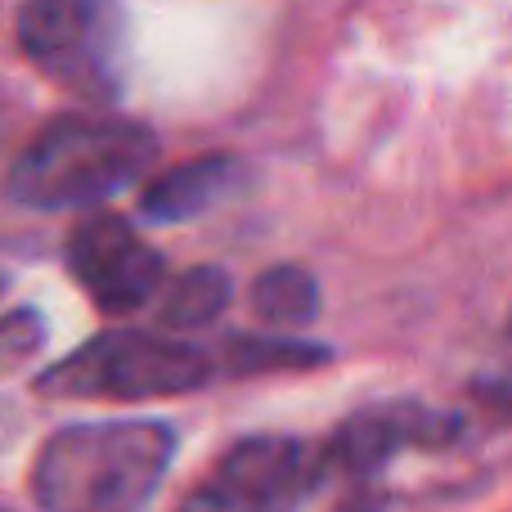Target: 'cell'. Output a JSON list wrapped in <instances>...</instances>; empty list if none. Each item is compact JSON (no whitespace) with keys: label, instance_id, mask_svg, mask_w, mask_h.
<instances>
[{"label":"cell","instance_id":"cell-6","mask_svg":"<svg viewBox=\"0 0 512 512\" xmlns=\"http://www.w3.org/2000/svg\"><path fill=\"white\" fill-rule=\"evenodd\" d=\"M459 432L463 423L454 414L427 409L418 400H387V405H369L346 418L315 454V463L319 477L369 481L400 450H441V445L459 441Z\"/></svg>","mask_w":512,"mask_h":512},{"label":"cell","instance_id":"cell-2","mask_svg":"<svg viewBox=\"0 0 512 512\" xmlns=\"http://www.w3.org/2000/svg\"><path fill=\"white\" fill-rule=\"evenodd\" d=\"M158 140L126 117L68 113L54 117L9 167L5 194L36 212L95 207L153 171Z\"/></svg>","mask_w":512,"mask_h":512},{"label":"cell","instance_id":"cell-5","mask_svg":"<svg viewBox=\"0 0 512 512\" xmlns=\"http://www.w3.org/2000/svg\"><path fill=\"white\" fill-rule=\"evenodd\" d=\"M319 463L292 436H248L221 454L212 477L180 512H297L315 490Z\"/></svg>","mask_w":512,"mask_h":512},{"label":"cell","instance_id":"cell-12","mask_svg":"<svg viewBox=\"0 0 512 512\" xmlns=\"http://www.w3.org/2000/svg\"><path fill=\"white\" fill-rule=\"evenodd\" d=\"M45 346V319L36 306H18L0 315V378L18 373Z\"/></svg>","mask_w":512,"mask_h":512},{"label":"cell","instance_id":"cell-7","mask_svg":"<svg viewBox=\"0 0 512 512\" xmlns=\"http://www.w3.org/2000/svg\"><path fill=\"white\" fill-rule=\"evenodd\" d=\"M68 265L104 315H135L149 306L167 274V261L113 212H90L68 234Z\"/></svg>","mask_w":512,"mask_h":512},{"label":"cell","instance_id":"cell-11","mask_svg":"<svg viewBox=\"0 0 512 512\" xmlns=\"http://www.w3.org/2000/svg\"><path fill=\"white\" fill-rule=\"evenodd\" d=\"M319 283L301 265H270L252 283V310L274 328H301L319 319Z\"/></svg>","mask_w":512,"mask_h":512},{"label":"cell","instance_id":"cell-1","mask_svg":"<svg viewBox=\"0 0 512 512\" xmlns=\"http://www.w3.org/2000/svg\"><path fill=\"white\" fill-rule=\"evenodd\" d=\"M171 454L176 432L158 418L63 427L36 459L32 495L45 512H140Z\"/></svg>","mask_w":512,"mask_h":512},{"label":"cell","instance_id":"cell-13","mask_svg":"<svg viewBox=\"0 0 512 512\" xmlns=\"http://www.w3.org/2000/svg\"><path fill=\"white\" fill-rule=\"evenodd\" d=\"M472 396H477L490 414H499V418H508L512 423V382H477Z\"/></svg>","mask_w":512,"mask_h":512},{"label":"cell","instance_id":"cell-4","mask_svg":"<svg viewBox=\"0 0 512 512\" xmlns=\"http://www.w3.org/2000/svg\"><path fill=\"white\" fill-rule=\"evenodd\" d=\"M18 45L50 77L86 95H113L122 5L117 0H27L18 9Z\"/></svg>","mask_w":512,"mask_h":512},{"label":"cell","instance_id":"cell-8","mask_svg":"<svg viewBox=\"0 0 512 512\" xmlns=\"http://www.w3.org/2000/svg\"><path fill=\"white\" fill-rule=\"evenodd\" d=\"M243 162L230 153H207V158L180 162V167L162 171L158 180H149V189L140 194V216L153 225H185L194 216L212 212L216 203L239 189Z\"/></svg>","mask_w":512,"mask_h":512},{"label":"cell","instance_id":"cell-3","mask_svg":"<svg viewBox=\"0 0 512 512\" xmlns=\"http://www.w3.org/2000/svg\"><path fill=\"white\" fill-rule=\"evenodd\" d=\"M216 378V364L207 351L162 333H99L86 346L59 360L36 378L41 396L63 400H158L189 396Z\"/></svg>","mask_w":512,"mask_h":512},{"label":"cell","instance_id":"cell-10","mask_svg":"<svg viewBox=\"0 0 512 512\" xmlns=\"http://www.w3.org/2000/svg\"><path fill=\"white\" fill-rule=\"evenodd\" d=\"M230 297H234V279L221 265H194L162 292L158 324L167 333H198V328L216 324L225 315Z\"/></svg>","mask_w":512,"mask_h":512},{"label":"cell","instance_id":"cell-17","mask_svg":"<svg viewBox=\"0 0 512 512\" xmlns=\"http://www.w3.org/2000/svg\"><path fill=\"white\" fill-rule=\"evenodd\" d=\"M0 512H5V508H0Z\"/></svg>","mask_w":512,"mask_h":512},{"label":"cell","instance_id":"cell-15","mask_svg":"<svg viewBox=\"0 0 512 512\" xmlns=\"http://www.w3.org/2000/svg\"><path fill=\"white\" fill-rule=\"evenodd\" d=\"M0 292H5V274H0Z\"/></svg>","mask_w":512,"mask_h":512},{"label":"cell","instance_id":"cell-14","mask_svg":"<svg viewBox=\"0 0 512 512\" xmlns=\"http://www.w3.org/2000/svg\"><path fill=\"white\" fill-rule=\"evenodd\" d=\"M382 508H387V495H382V490H355V495H346L333 512H382Z\"/></svg>","mask_w":512,"mask_h":512},{"label":"cell","instance_id":"cell-16","mask_svg":"<svg viewBox=\"0 0 512 512\" xmlns=\"http://www.w3.org/2000/svg\"><path fill=\"white\" fill-rule=\"evenodd\" d=\"M508 333H512V324H508Z\"/></svg>","mask_w":512,"mask_h":512},{"label":"cell","instance_id":"cell-9","mask_svg":"<svg viewBox=\"0 0 512 512\" xmlns=\"http://www.w3.org/2000/svg\"><path fill=\"white\" fill-rule=\"evenodd\" d=\"M216 373L230 378H256V373H310L333 364V351L319 342H297V337H252L234 333L216 346L212 355Z\"/></svg>","mask_w":512,"mask_h":512}]
</instances>
